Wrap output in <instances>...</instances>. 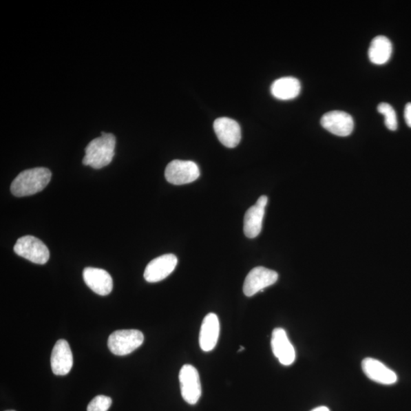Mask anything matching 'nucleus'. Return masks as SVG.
<instances>
[{"label": "nucleus", "instance_id": "f257e3e1", "mask_svg": "<svg viewBox=\"0 0 411 411\" xmlns=\"http://www.w3.org/2000/svg\"><path fill=\"white\" fill-rule=\"evenodd\" d=\"M52 171L46 168H34L21 172L11 185L14 196H31L45 189L52 179Z\"/></svg>", "mask_w": 411, "mask_h": 411}, {"label": "nucleus", "instance_id": "f03ea898", "mask_svg": "<svg viewBox=\"0 0 411 411\" xmlns=\"http://www.w3.org/2000/svg\"><path fill=\"white\" fill-rule=\"evenodd\" d=\"M116 137L112 134L102 133L86 147L83 163L92 169H101L109 165L114 156Z\"/></svg>", "mask_w": 411, "mask_h": 411}, {"label": "nucleus", "instance_id": "7ed1b4c3", "mask_svg": "<svg viewBox=\"0 0 411 411\" xmlns=\"http://www.w3.org/2000/svg\"><path fill=\"white\" fill-rule=\"evenodd\" d=\"M143 341L144 335L138 330H119L109 336L107 345L114 355L125 356L139 348Z\"/></svg>", "mask_w": 411, "mask_h": 411}, {"label": "nucleus", "instance_id": "20e7f679", "mask_svg": "<svg viewBox=\"0 0 411 411\" xmlns=\"http://www.w3.org/2000/svg\"><path fill=\"white\" fill-rule=\"evenodd\" d=\"M14 251L19 256L37 264H46L50 257V251L46 245L32 235L20 238L14 246Z\"/></svg>", "mask_w": 411, "mask_h": 411}, {"label": "nucleus", "instance_id": "39448f33", "mask_svg": "<svg viewBox=\"0 0 411 411\" xmlns=\"http://www.w3.org/2000/svg\"><path fill=\"white\" fill-rule=\"evenodd\" d=\"M165 176L172 185H183L196 181L200 177V169L196 162L174 160L167 165Z\"/></svg>", "mask_w": 411, "mask_h": 411}, {"label": "nucleus", "instance_id": "423d86ee", "mask_svg": "<svg viewBox=\"0 0 411 411\" xmlns=\"http://www.w3.org/2000/svg\"><path fill=\"white\" fill-rule=\"evenodd\" d=\"M278 277L276 271L264 266H257L252 269L245 278L243 292L248 297H253L257 293L263 291L265 288L275 284Z\"/></svg>", "mask_w": 411, "mask_h": 411}, {"label": "nucleus", "instance_id": "0eeeda50", "mask_svg": "<svg viewBox=\"0 0 411 411\" xmlns=\"http://www.w3.org/2000/svg\"><path fill=\"white\" fill-rule=\"evenodd\" d=\"M179 381L184 400L189 405H196L202 392L200 376L196 368L189 364L184 365L180 370Z\"/></svg>", "mask_w": 411, "mask_h": 411}, {"label": "nucleus", "instance_id": "6e6552de", "mask_svg": "<svg viewBox=\"0 0 411 411\" xmlns=\"http://www.w3.org/2000/svg\"><path fill=\"white\" fill-rule=\"evenodd\" d=\"M178 258L172 254L164 255L150 262L144 272V278L149 283H157L163 280L175 271Z\"/></svg>", "mask_w": 411, "mask_h": 411}, {"label": "nucleus", "instance_id": "1a4fd4ad", "mask_svg": "<svg viewBox=\"0 0 411 411\" xmlns=\"http://www.w3.org/2000/svg\"><path fill=\"white\" fill-rule=\"evenodd\" d=\"M321 125L328 131L338 136H348L355 128V122L351 115L340 111L324 114Z\"/></svg>", "mask_w": 411, "mask_h": 411}, {"label": "nucleus", "instance_id": "9d476101", "mask_svg": "<svg viewBox=\"0 0 411 411\" xmlns=\"http://www.w3.org/2000/svg\"><path fill=\"white\" fill-rule=\"evenodd\" d=\"M266 196L260 197L254 206L249 209L244 218V233L249 239H254L262 232L265 208L268 204Z\"/></svg>", "mask_w": 411, "mask_h": 411}, {"label": "nucleus", "instance_id": "9b49d317", "mask_svg": "<svg viewBox=\"0 0 411 411\" xmlns=\"http://www.w3.org/2000/svg\"><path fill=\"white\" fill-rule=\"evenodd\" d=\"M213 128L223 146L232 149L239 145L242 131L238 122L229 118H220L214 121Z\"/></svg>", "mask_w": 411, "mask_h": 411}, {"label": "nucleus", "instance_id": "f8f14e48", "mask_svg": "<svg viewBox=\"0 0 411 411\" xmlns=\"http://www.w3.org/2000/svg\"><path fill=\"white\" fill-rule=\"evenodd\" d=\"M271 348L281 364L291 366L295 362V350L284 329L277 328L273 330Z\"/></svg>", "mask_w": 411, "mask_h": 411}, {"label": "nucleus", "instance_id": "ddd939ff", "mask_svg": "<svg viewBox=\"0 0 411 411\" xmlns=\"http://www.w3.org/2000/svg\"><path fill=\"white\" fill-rule=\"evenodd\" d=\"M52 369L56 376H66L73 367L74 358L70 344L66 340L57 341L50 357Z\"/></svg>", "mask_w": 411, "mask_h": 411}, {"label": "nucleus", "instance_id": "4468645a", "mask_svg": "<svg viewBox=\"0 0 411 411\" xmlns=\"http://www.w3.org/2000/svg\"><path fill=\"white\" fill-rule=\"evenodd\" d=\"M362 369L368 378L379 384L393 385L398 381L396 373L376 359H364Z\"/></svg>", "mask_w": 411, "mask_h": 411}, {"label": "nucleus", "instance_id": "2eb2a0df", "mask_svg": "<svg viewBox=\"0 0 411 411\" xmlns=\"http://www.w3.org/2000/svg\"><path fill=\"white\" fill-rule=\"evenodd\" d=\"M86 285L98 295H109L113 290V279L106 271L95 268H86L83 271Z\"/></svg>", "mask_w": 411, "mask_h": 411}, {"label": "nucleus", "instance_id": "dca6fc26", "mask_svg": "<svg viewBox=\"0 0 411 411\" xmlns=\"http://www.w3.org/2000/svg\"><path fill=\"white\" fill-rule=\"evenodd\" d=\"M220 321L218 316L210 313L205 316L202 322L199 342L200 348L204 352L213 350L218 342L220 336Z\"/></svg>", "mask_w": 411, "mask_h": 411}, {"label": "nucleus", "instance_id": "f3484780", "mask_svg": "<svg viewBox=\"0 0 411 411\" xmlns=\"http://www.w3.org/2000/svg\"><path fill=\"white\" fill-rule=\"evenodd\" d=\"M271 92L272 96L277 99L291 100L299 96L301 84L298 79L294 77H283L273 83Z\"/></svg>", "mask_w": 411, "mask_h": 411}, {"label": "nucleus", "instance_id": "a211bd4d", "mask_svg": "<svg viewBox=\"0 0 411 411\" xmlns=\"http://www.w3.org/2000/svg\"><path fill=\"white\" fill-rule=\"evenodd\" d=\"M392 54V44L390 40L385 36H377L370 44L369 48V59L377 65H383L391 59Z\"/></svg>", "mask_w": 411, "mask_h": 411}, {"label": "nucleus", "instance_id": "6ab92c4d", "mask_svg": "<svg viewBox=\"0 0 411 411\" xmlns=\"http://www.w3.org/2000/svg\"><path fill=\"white\" fill-rule=\"evenodd\" d=\"M378 112L384 115L385 124L388 129L395 131L398 129V120H397L396 112L392 105L382 103L378 106Z\"/></svg>", "mask_w": 411, "mask_h": 411}, {"label": "nucleus", "instance_id": "aec40b11", "mask_svg": "<svg viewBox=\"0 0 411 411\" xmlns=\"http://www.w3.org/2000/svg\"><path fill=\"white\" fill-rule=\"evenodd\" d=\"M112 403V400L109 397L98 395L89 403L87 411H107Z\"/></svg>", "mask_w": 411, "mask_h": 411}, {"label": "nucleus", "instance_id": "412c9836", "mask_svg": "<svg viewBox=\"0 0 411 411\" xmlns=\"http://www.w3.org/2000/svg\"><path fill=\"white\" fill-rule=\"evenodd\" d=\"M405 119L408 126L411 128V103H408L405 106Z\"/></svg>", "mask_w": 411, "mask_h": 411}, {"label": "nucleus", "instance_id": "4be33fe9", "mask_svg": "<svg viewBox=\"0 0 411 411\" xmlns=\"http://www.w3.org/2000/svg\"><path fill=\"white\" fill-rule=\"evenodd\" d=\"M311 411H330V410L327 407L321 406V407L316 408L312 410Z\"/></svg>", "mask_w": 411, "mask_h": 411}, {"label": "nucleus", "instance_id": "5701e85b", "mask_svg": "<svg viewBox=\"0 0 411 411\" xmlns=\"http://www.w3.org/2000/svg\"><path fill=\"white\" fill-rule=\"evenodd\" d=\"M6 411H15V410H6Z\"/></svg>", "mask_w": 411, "mask_h": 411}]
</instances>
